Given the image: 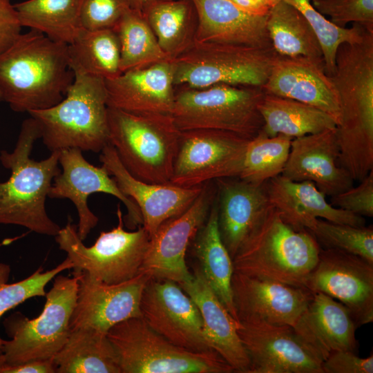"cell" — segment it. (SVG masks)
Masks as SVG:
<instances>
[{
	"mask_svg": "<svg viewBox=\"0 0 373 373\" xmlns=\"http://www.w3.org/2000/svg\"><path fill=\"white\" fill-rule=\"evenodd\" d=\"M330 76L341 111L336 126L339 165L354 181L373 171V33L343 43L337 50Z\"/></svg>",
	"mask_w": 373,
	"mask_h": 373,
	"instance_id": "obj_1",
	"label": "cell"
},
{
	"mask_svg": "<svg viewBox=\"0 0 373 373\" xmlns=\"http://www.w3.org/2000/svg\"><path fill=\"white\" fill-rule=\"evenodd\" d=\"M74 79L68 44L30 29L0 53V94L16 112L51 107Z\"/></svg>",
	"mask_w": 373,
	"mask_h": 373,
	"instance_id": "obj_2",
	"label": "cell"
},
{
	"mask_svg": "<svg viewBox=\"0 0 373 373\" xmlns=\"http://www.w3.org/2000/svg\"><path fill=\"white\" fill-rule=\"evenodd\" d=\"M40 138L39 124L30 117L21 124L14 150L0 152L2 166L11 172L8 180L0 182V224L55 237L61 227L48 216L45 203L52 181L61 171L59 151H52L40 161L31 158L34 143Z\"/></svg>",
	"mask_w": 373,
	"mask_h": 373,
	"instance_id": "obj_3",
	"label": "cell"
},
{
	"mask_svg": "<svg viewBox=\"0 0 373 373\" xmlns=\"http://www.w3.org/2000/svg\"><path fill=\"white\" fill-rule=\"evenodd\" d=\"M320 250L308 230L294 229L271 205L233 258V272L305 288Z\"/></svg>",
	"mask_w": 373,
	"mask_h": 373,
	"instance_id": "obj_4",
	"label": "cell"
},
{
	"mask_svg": "<svg viewBox=\"0 0 373 373\" xmlns=\"http://www.w3.org/2000/svg\"><path fill=\"white\" fill-rule=\"evenodd\" d=\"M73 71V82L61 102L28 113L38 123L41 139L51 152L72 148L101 152L109 144L104 79Z\"/></svg>",
	"mask_w": 373,
	"mask_h": 373,
	"instance_id": "obj_5",
	"label": "cell"
},
{
	"mask_svg": "<svg viewBox=\"0 0 373 373\" xmlns=\"http://www.w3.org/2000/svg\"><path fill=\"white\" fill-rule=\"evenodd\" d=\"M109 144L126 170L150 183L171 184L180 131L171 115L108 107Z\"/></svg>",
	"mask_w": 373,
	"mask_h": 373,
	"instance_id": "obj_6",
	"label": "cell"
},
{
	"mask_svg": "<svg viewBox=\"0 0 373 373\" xmlns=\"http://www.w3.org/2000/svg\"><path fill=\"white\" fill-rule=\"evenodd\" d=\"M261 87L218 84L175 86L171 116L180 131L216 129L253 138L261 131Z\"/></svg>",
	"mask_w": 373,
	"mask_h": 373,
	"instance_id": "obj_7",
	"label": "cell"
},
{
	"mask_svg": "<svg viewBox=\"0 0 373 373\" xmlns=\"http://www.w3.org/2000/svg\"><path fill=\"white\" fill-rule=\"evenodd\" d=\"M122 373H230L232 367L216 352H195L172 343L142 317L122 321L107 332Z\"/></svg>",
	"mask_w": 373,
	"mask_h": 373,
	"instance_id": "obj_8",
	"label": "cell"
},
{
	"mask_svg": "<svg viewBox=\"0 0 373 373\" xmlns=\"http://www.w3.org/2000/svg\"><path fill=\"white\" fill-rule=\"evenodd\" d=\"M78 274L72 277L57 275L52 288L46 294L41 313L30 319L19 312L3 321L10 338L1 349L5 365H14L32 360L53 358L66 343L70 320L78 289Z\"/></svg>",
	"mask_w": 373,
	"mask_h": 373,
	"instance_id": "obj_9",
	"label": "cell"
},
{
	"mask_svg": "<svg viewBox=\"0 0 373 373\" xmlns=\"http://www.w3.org/2000/svg\"><path fill=\"white\" fill-rule=\"evenodd\" d=\"M277 57L273 48L195 41L171 59L173 83L189 88L218 84L262 87Z\"/></svg>",
	"mask_w": 373,
	"mask_h": 373,
	"instance_id": "obj_10",
	"label": "cell"
},
{
	"mask_svg": "<svg viewBox=\"0 0 373 373\" xmlns=\"http://www.w3.org/2000/svg\"><path fill=\"white\" fill-rule=\"evenodd\" d=\"M118 224L102 231L95 243L86 246L77 233V225L68 220L55 236L59 248L73 263V271H83L106 284H119L137 276L149 245L150 236L143 226L135 231L124 229L119 206Z\"/></svg>",
	"mask_w": 373,
	"mask_h": 373,
	"instance_id": "obj_11",
	"label": "cell"
},
{
	"mask_svg": "<svg viewBox=\"0 0 373 373\" xmlns=\"http://www.w3.org/2000/svg\"><path fill=\"white\" fill-rule=\"evenodd\" d=\"M250 140L222 130L180 131L171 184L190 188L238 177Z\"/></svg>",
	"mask_w": 373,
	"mask_h": 373,
	"instance_id": "obj_12",
	"label": "cell"
},
{
	"mask_svg": "<svg viewBox=\"0 0 373 373\" xmlns=\"http://www.w3.org/2000/svg\"><path fill=\"white\" fill-rule=\"evenodd\" d=\"M60 173L55 176L49 190L50 198L69 199L78 213L77 233L84 240L99 221L88 206V198L95 193H104L115 196L126 207V227L134 230L142 226L141 212L131 198L122 193L117 182L103 166H95L83 156L82 151L72 148L59 151Z\"/></svg>",
	"mask_w": 373,
	"mask_h": 373,
	"instance_id": "obj_13",
	"label": "cell"
},
{
	"mask_svg": "<svg viewBox=\"0 0 373 373\" xmlns=\"http://www.w3.org/2000/svg\"><path fill=\"white\" fill-rule=\"evenodd\" d=\"M216 198L215 182H205L184 213L164 222L150 238L141 272L151 279L178 284L189 280L192 274L186 263V250L206 221Z\"/></svg>",
	"mask_w": 373,
	"mask_h": 373,
	"instance_id": "obj_14",
	"label": "cell"
},
{
	"mask_svg": "<svg viewBox=\"0 0 373 373\" xmlns=\"http://www.w3.org/2000/svg\"><path fill=\"white\" fill-rule=\"evenodd\" d=\"M305 288L345 305L357 327L373 321V264L359 256L321 248Z\"/></svg>",
	"mask_w": 373,
	"mask_h": 373,
	"instance_id": "obj_15",
	"label": "cell"
},
{
	"mask_svg": "<svg viewBox=\"0 0 373 373\" xmlns=\"http://www.w3.org/2000/svg\"><path fill=\"white\" fill-rule=\"evenodd\" d=\"M140 311L152 329L175 345L195 352L213 350L204 339L198 307L178 283L150 279L142 292Z\"/></svg>",
	"mask_w": 373,
	"mask_h": 373,
	"instance_id": "obj_16",
	"label": "cell"
},
{
	"mask_svg": "<svg viewBox=\"0 0 373 373\" xmlns=\"http://www.w3.org/2000/svg\"><path fill=\"white\" fill-rule=\"evenodd\" d=\"M238 333L249 360L247 373H323V361L291 326L240 322Z\"/></svg>",
	"mask_w": 373,
	"mask_h": 373,
	"instance_id": "obj_17",
	"label": "cell"
},
{
	"mask_svg": "<svg viewBox=\"0 0 373 373\" xmlns=\"http://www.w3.org/2000/svg\"><path fill=\"white\" fill-rule=\"evenodd\" d=\"M78 274L75 305L70 329L90 327L106 333L116 324L130 318L142 317L140 300L151 278L141 272L119 284H106L83 271Z\"/></svg>",
	"mask_w": 373,
	"mask_h": 373,
	"instance_id": "obj_18",
	"label": "cell"
},
{
	"mask_svg": "<svg viewBox=\"0 0 373 373\" xmlns=\"http://www.w3.org/2000/svg\"><path fill=\"white\" fill-rule=\"evenodd\" d=\"M231 289L239 322L293 326L313 292L271 280L233 272Z\"/></svg>",
	"mask_w": 373,
	"mask_h": 373,
	"instance_id": "obj_19",
	"label": "cell"
},
{
	"mask_svg": "<svg viewBox=\"0 0 373 373\" xmlns=\"http://www.w3.org/2000/svg\"><path fill=\"white\" fill-rule=\"evenodd\" d=\"M100 153L102 166L113 177L122 193L137 204L142 216V226L150 238L164 222L184 213L202 191L203 184L186 188L140 180L124 166L111 144Z\"/></svg>",
	"mask_w": 373,
	"mask_h": 373,
	"instance_id": "obj_20",
	"label": "cell"
},
{
	"mask_svg": "<svg viewBox=\"0 0 373 373\" xmlns=\"http://www.w3.org/2000/svg\"><path fill=\"white\" fill-rule=\"evenodd\" d=\"M264 93L296 100L331 116L338 126L341 118L338 95L324 61L306 57L278 55L261 87Z\"/></svg>",
	"mask_w": 373,
	"mask_h": 373,
	"instance_id": "obj_21",
	"label": "cell"
},
{
	"mask_svg": "<svg viewBox=\"0 0 373 373\" xmlns=\"http://www.w3.org/2000/svg\"><path fill=\"white\" fill-rule=\"evenodd\" d=\"M336 127L294 138L281 175L296 182L309 181L326 195L354 186L350 174L339 165Z\"/></svg>",
	"mask_w": 373,
	"mask_h": 373,
	"instance_id": "obj_22",
	"label": "cell"
},
{
	"mask_svg": "<svg viewBox=\"0 0 373 373\" xmlns=\"http://www.w3.org/2000/svg\"><path fill=\"white\" fill-rule=\"evenodd\" d=\"M108 107L133 114L171 115L175 100L171 59L106 79Z\"/></svg>",
	"mask_w": 373,
	"mask_h": 373,
	"instance_id": "obj_23",
	"label": "cell"
},
{
	"mask_svg": "<svg viewBox=\"0 0 373 373\" xmlns=\"http://www.w3.org/2000/svg\"><path fill=\"white\" fill-rule=\"evenodd\" d=\"M292 327L323 362L334 352L358 351L355 336L357 327L351 312L325 294L313 293Z\"/></svg>",
	"mask_w": 373,
	"mask_h": 373,
	"instance_id": "obj_24",
	"label": "cell"
},
{
	"mask_svg": "<svg viewBox=\"0 0 373 373\" xmlns=\"http://www.w3.org/2000/svg\"><path fill=\"white\" fill-rule=\"evenodd\" d=\"M270 204L288 224L312 230L318 219L356 227L365 225L364 217L333 207L326 195L309 181H292L283 175L265 183Z\"/></svg>",
	"mask_w": 373,
	"mask_h": 373,
	"instance_id": "obj_25",
	"label": "cell"
},
{
	"mask_svg": "<svg viewBox=\"0 0 373 373\" xmlns=\"http://www.w3.org/2000/svg\"><path fill=\"white\" fill-rule=\"evenodd\" d=\"M216 186L218 223L221 239L231 258L271 205L265 184L238 177L213 180Z\"/></svg>",
	"mask_w": 373,
	"mask_h": 373,
	"instance_id": "obj_26",
	"label": "cell"
},
{
	"mask_svg": "<svg viewBox=\"0 0 373 373\" xmlns=\"http://www.w3.org/2000/svg\"><path fill=\"white\" fill-rule=\"evenodd\" d=\"M193 270L191 278L179 285L199 309L207 343L232 367L233 372L247 373L249 360L238 333L240 323L211 289L199 266Z\"/></svg>",
	"mask_w": 373,
	"mask_h": 373,
	"instance_id": "obj_27",
	"label": "cell"
},
{
	"mask_svg": "<svg viewBox=\"0 0 373 373\" xmlns=\"http://www.w3.org/2000/svg\"><path fill=\"white\" fill-rule=\"evenodd\" d=\"M191 1L198 18L195 41L273 48L267 28V15H249L229 0Z\"/></svg>",
	"mask_w": 373,
	"mask_h": 373,
	"instance_id": "obj_28",
	"label": "cell"
},
{
	"mask_svg": "<svg viewBox=\"0 0 373 373\" xmlns=\"http://www.w3.org/2000/svg\"><path fill=\"white\" fill-rule=\"evenodd\" d=\"M193 250L207 283L232 317L240 323L231 289L233 260L219 232L216 198L206 221L193 238Z\"/></svg>",
	"mask_w": 373,
	"mask_h": 373,
	"instance_id": "obj_29",
	"label": "cell"
},
{
	"mask_svg": "<svg viewBox=\"0 0 373 373\" xmlns=\"http://www.w3.org/2000/svg\"><path fill=\"white\" fill-rule=\"evenodd\" d=\"M52 359L58 373H122L107 334L90 327L70 329Z\"/></svg>",
	"mask_w": 373,
	"mask_h": 373,
	"instance_id": "obj_30",
	"label": "cell"
},
{
	"mask_svg": "<svg viewBox=\"0 0 373 373\" xmlns=\"http://www.w3.org/2000/svg\"><path fill=\"white\" fill-rule=\"evenodd\" d=\"M142 14L169 59L176 58L195 42L198 18L191 0H154Z\"/></svg>",
	"mask_w": 373,
	"mask_h": 373,
	"instance_id": "obj_31",
	"label": "cell"
},
{
	"mask_svg": "<svg viewBox=\"0 0 373 373\" xmlns=\"http://www.w3.org/2000/svg\"><path fill=\"white\" fill-rule=\"evenodd\" d=\"M263 119L261 132L269 137L283 135L292 139L337 126L334 119L311 105L264 93L258 106Z\"/></svg>",
	"mask_w": 373,
	"mask_h": 373,
	"instance_id": "obj_32",
	"label": "cell"
},
{
	"mask_svg": "<svg viewBox=\"0 0 373 373\" xmlns=\"http://www.w3.org/2000/svg\"><path fill=\"white\" fill-rule=\"evenodd\" d=\"M267 28L278 55L323 60L321 46L313 28L296 8L285 1L270 8Z\"/></svg>",
	"mask_w": 373,
	"mask_h": 373,
	"instance_id": "obj_33",
	"label": "cell"
},
{
	"mask_svg": "<svg viewBox=\"0 0 373 373\" xmlns=\"http://www.w3.org/2000/svg\"><path fill=\"white\" fill-rule=\"evenodd\" d=\"M72 70L104 80L113 79L120 70V47L114 29L81 28L68 44Z\"/></svg>",
	"mask_w": 373,
	"mask_h": 373,
	"instance_id": "obj_34",
	"label": "cell"
},
{
	"mask_svg": "<svg viewBox=\"0 0 373 373\" xmlns=\"http://www.w3.org/2000/svg\"><path fill=\"white\" fill-rule=\"evenodd\" d=\"M83 0H26L14 4L21 26L69 44L82 28Z\"/></svg>",
	"mask_w": 373,
	"mask_h": 373,
	"instance_id": "obj_35",
	"label": "cell"
},
{
	"mask_svg": "<svg viewBox=\"0 0 373 373\" xmlns=\"http://www.w3.org/2000/svg\"><path fill=\"white\" fill-rule=\"evenodd\" d=\"M114 30L119 43L122 73L171 59L140 11L129 9Z\"/></svg>",
	"mask_w": 373,
	"mask_h": 373,
	"instance_id": "obj_36",
	"label": "cell"
},
{
	"mask_svg": "<svg viewBox=\"0 0 373 373\" xmlns=\"http://www.w3.org/2000/svg\"><path fill=\"white\" fill-rule=\"evenodd\" d=\"M291 137H269L260 131L247 145L239 178L263 184L281 175L290 151Z\"/></svg>",
	"mask_w": 373,
	"mask_h": 373,
	"instance_id": "obj_37",
	"label": "cell"
},
{
	"mask_svg": "<svg viewBox=\"0 0 373 373\" xmlns=\"http://www.w3.org/2000/svg\"><path fill=\"white\" fill-rule=\"evenodd\" d=\"M296 8L307 20L320 41L325 73L329 77L335 70L336 55L339 46L361 39L366 29L353 23L351 28H340L318 12L309 0H283Z\"/></svg>",
	"mask_w": 373,
	"mask_h": 373,
	"instance_id": "obj_38",
	"label": "cell"
},
{
	"mask_svg": "<svg viewBox=\"0 0 373 373\" xmlns=\"http://www.w3.org/2000/svg\"><path fill=\"white\" fill-rule=\"evenodd\" d=\"M309 231L325 248L341 250L373 264L372 226L356 227L319 218Z\"/></svg>",
	"mask_w": 373,
	"mask_h": 373,
	"instance_id": "obj_39",
	"label": "cell"
},
{
	"mask_svg": "<svg viewBox=\"0 0 373 373\" xmlns=\"http://www.w3.org/2000/svg\"><path fill=\"white\" fill-rule=\"evenodd\" d=\"M73 268V263L66 258L55 268L44 271L41 267L25 279L9 283L10 266L0 262V318L8 310L36 296H45L47 284L61 271ZM3 339L0 337V347Z\"/></svg>",
	"mask_w": 373,
	"mask_h": 373,
	"instance_id": "obj_40",
	"label": "cell"
},
{
	"mask_svg": "<svg viewBox=\"0 0 373 373\" xmlns=\"http://www.w3.org/2000/svg\"><path fill=\"white\" fill-rule=\"evenodd\" d=\"M312 4L338 27L358 23L373 33V0H312Z\"/></svg>",
	"mask_w": 373,
	"mask_h": 373,
	"instance_id": "obj_41",
	"label": "cell"
},
{
	"mask_svg": "<svg viewBox=\"0 0 373 373\" xmlns=\"http://www.w3.org/2000/svg\"><path fill=\"white\" fill-rule=\"evenodd\" d=\"M129 9L128 0H83L81 27L86 30L114 29Z\"/></svg>",
	"mask_w": 373,
	"mask_h": 373,
	"instance_id": "obj_42",
	"label": "cell"
},
{
	"mask_svg": "<svg viewBox=\"0 0 373 373\" xmlns=\"http://www.w3.org/2000/svg\"><path fill=\"white\" fill-rule=\"evenodd\" d=\"M330 204L336 208L362 217L373 216V171L360 184L331 196Z\"/></svg>",
	"mask_w": 373,
	"mask_h": 373,
	"instance_id": "obj_43",
	"label": "cell"
},
{
	"mask_svg": "<svg viewBox=\"0 0 373 373\" xmlns=\"http://www.w3.org/2000/svg\"><path fill=\"white\" fill-rule=\"evenodd\" d=\"M323 373H372L373 355L359 357L350 351L332 352L322 365Z\"/></svg>",
	"mask_w": 373,
	"mask_h": 373,
	"instance_id": "obj_44",
	"label": "cell"
},
{
	"mask_svg": "<svg viewBox=\"0 0 373 373\" xmlns=\"http://www.w3.org/2000/svg\"><path fill=\"white\" fill-rule=\"evenodd\" d=\"M21 28L14 4L10 0H0V53L15 41Z\"/></svg>",
	"mask_w": 373,
	"mask_h": 373,
	"instance_id": "obj_45",
	"label": "cell"
},
{
	"mask_svg": "<svg viewBox=\"0 0 373 373\" xmlns=\"http://www.w3.org/2000/svg\"><path fill=\"white\" fill-rule=\"evenodd\" d=\"M56 366L52 358L44 360H32L23 363L7 365H5L0 373H55Z\"/></svg>",
	"mask_w": 373,
	"mask_h": 373,
	"instance_id": "obj_46",
	"label": "cell"
},
{
	"mask_svg": "<svg viewBox=\"0 0 373 373\" xmlns=\"http://www.w3.org/2000/svg\"><path fill=\"white\" fill-rule=\"evenodd\" d=\"M243 12L254 16H267L270 8L262 0H229Z\"/></svg>",
	"mask_w": 373,
	"mask_h": 373,
	"instance_id": "obj_47",
	"label": "cell"
},
{
	"mask_svg": "<svg viewBox=\"0 0 373 373\" xmlns=\"http://www.w3.org/2000/svg\"><path fill=\"white\" fill-rule=\"evenodd\" d=\"M154 0H128L131 8L142 12Z\"/></svg>",
	"mask_w": 373,
	"mask_h": 373,
	"instance_id": "obj_48",
	"label": "cell"
},
{
	"mask_svg": "<svg viewBox=\"0 0 373 373\" xmlns=\"http://www.w3.org/2000/svg\"><path fill=\"white\" fill-rule=\"evenodd\" d=\"M270 8L283 0H262Z\"/></svg>",
	"mask_w": 373,
	"mask_h": 373,
	"instance_id": "obj_49",
	"label": "cell"
},
{
	"mask_svg": "<svg viewBox=\"0 0 373 373\" xmlns=\"http://www.w3.org/2000/svg\"><path fill=\"white\" fill-rule=\"evenodd\" d=\"M4 365H5V361H4L3 354L0 347V372Z\"/></svg>",
	"mask_w": 373,
	"mask_h": 373,
	"instance_id": "obj_50",
	"label": "cell"
},
{
	"mask_svg": "<svg viewBox=\"0 0 373 373\" xmlns=\"http://www.w3.org/2000/svg\"><path fill=\"white\" fill-rule=\"evenodd\" d=\"M1 101H3V100H2L1 95V94H0V102H1Z\"/></svg>",
	"mask_w": 373,
	"mask_h": 373,
	"instance_id": "obj_51",
	"label": "cell"
}]
</instances>
